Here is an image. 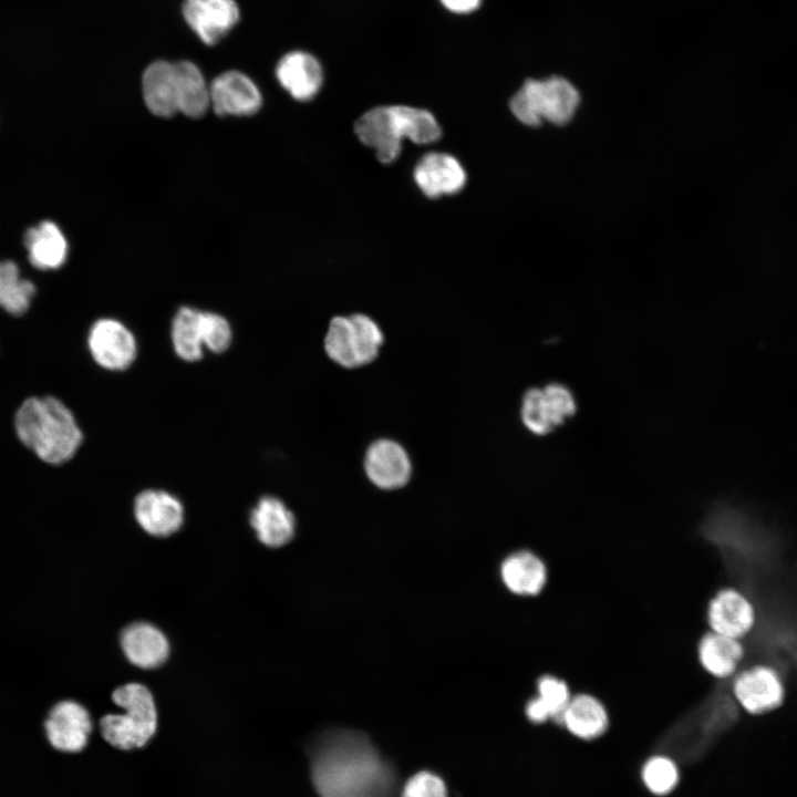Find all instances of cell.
<instances>
[{
    "label": "cell",
    "mask_w": 797,
    "mask_h": 797,
    "mask_svg": "<svg viewBox=\"0 0 797 797\" xmlns=\"http://www.w3.org/2000/svg\"><path fill=\"white\" fill-rule=\"evenodd\" d=\"M205 349L215 354L226 352L232 342L230 322L221 314L206 311L205 314Z\"/></svg>",
    "instance_id": "30"
},
{
    "label": "cell",
    "mask_w": 797,
    "mask_h": 797,
    "mask_svg": "<svg viewBox=\"0 0 797 797\" xmlns=\"http://www.w3.org/2000/svg\"><path fill=\"white\" fill-rule=\"evenodd\" d=\"M13 426L20 443L50 465L71 460L84 438L73 412L51 395L25 398L14 414Z\"/></svg>",
    "instance_id": "2"
},
{
    "label": "cell",
    "mask_w": 797,
    "mask_h": 797,
    "mask_svg": "<svg viewBox=\"0 0 797 797\" xmlns=\"http://www.w3.org/2000/svg\"><path fill=\"white\" fill-rule=\"evenodd\" d=\"M525 715L527 720L536 725H541L548 721H552V716L546 705L537 697L529 698L525 705Z\"/></svg>",
    "instance_id": "32"
},
{
    "label": "cell",
    "mask_w": 797,
    "mask_h": 797,
    "mask_svg": "<svg viewBox=\"0 0 797 797\" xmlns=\"http://www.w3.org/2000/svg\"><path fill=\"white\" fill-rule=\"evenodd\" d=\"M500 579L506 589L519 597H537L548 583L545 560L528 549L516 550L506 556L499 566Z\"/></svg>",
    "instance_id": "17"
},
{
    "label": "cell",
    "mask_w": 797,
    "mask_h": 797,
    "mask_svg": "<svg viewBox=\"0 0 797 797\" xmlns=\"http://www.w3.org/2000/svg\"><path fill=\"white\" fill-rule=\"evenodd\" d=\"M183 15L204 43L214 45L238 23L240 12L234 0H185Z\"/></svg>",
    "instance_id": "12"
},
{
    "label": "cell",
    "mask_w": 797,
    "mask_h": 797,
    "mask_svg": "<svg viewBox=\"0 0 797 797\" xmlns=\"http://www.w3.org/2000/svg\"><path fill=\"white\" fill-rule=\"evenodd\" d=\"M576 410L572 392L565 384L552 382L544 387L526 391L521 400L520 417L530 433L546 435L573 416Z\"/></svg>",
    "instance_id": "7"
},
{
    "label": "cell",
    "mask_w": 797,
    "mask_h": 797,
    "mask_svg": "<svg viewBox=\"0 0 797 797\" xmlns=\"http://www.w3.org/2000/svg\"><path fill=\"white\" fill-rule=\"evenodd\" d=\"M641 782L653 796L670 795L680 783V769L669 756L658 754L650 756L640 770Z\"/></svg>",
    "instance_id": "28"
},
{
    "label": "cell",
    "mask_w": 797,
    "mask_h": 797,
    "mask_svg": "<svg viewBox=\"0 0 797 797\" xmlns=\"http://www.w3.org/2000/svg\"><path fill=\"white\" fill-rule=\"evenodd\" d=\"M34 293V284L20 277L13 261H0V307L3 310L14 317L24 314Z\"/></svg>",
    "instance_id": "27"
},
{
    "label": "cell",
    "mask_w": 797,
    "mask_h": 797,
    "mask_svg": "<svg viewBox=\"0 0 797 797\" xmlns=\"http://www.w3.org/2000/svg\"><path fill=\"white\" fill-rule=\"evenodd\" d=\"M206 311L189 306L180 307L170 324V342L175 354L184 362L203 359L205 350Z\"/></svg>",
    "instance_id": "23"
},
{
    "label": "cell",
    "mask_w": 797,
    "mask_h": 797,
    "mask_svg": "<svg viewBox=\"0 0 797 797\" xmlns=\"http://www.w3.org/2000/svg\"><path fill=\"white\" fill-rule=\"evenodd\" d=\"M696 654L705 672L725 679L736 671L744 656V649L738 639L708 631L701 636Z\"/></svg>",
    "instance_id": "24"
},
{
    "label": "cell",
    "mask_w": 797,
    "mask_h": 797,
    "mask_svg": "<svg viewBox=\"0 0 797 797\" xmlns=\"http://www.w3.org/2000/svg\"><path fill=\"white\" fill-rule=\"evenodd\" d=\"M733 691L738 703L752 714H762L778 707L784 700V686L770 667L758 665L741 673Z\"/></svg>",
    "instance_id": "14"
},
{
    "label": "cell",
    "mask_w": 797,
    "mask_h": 797,
    "mask_svg": "<svg viewBox=\"0 0 797 797\" xmlns=\"http://www.w3.org/2000/svg\"><path fill=\"white\" fill-rule=\"evenodd\" d=\"M413 177L423 194L431 198L458 193L467 178L454 156L437 152L428 153L418 161Z\"/></svg>",
    "instance_id": "16"
},
{
    "label": "cell",
    "mask_w": 797,
    "mask_h": 797,
    "mask_svg": "<svg viewBox=\"0 0 797 797\" xmlns=\"http://www.w3.org/2000/svg\"><path fill=\"white\" fill-rule=\"evenodd\" d=\"M24 245L29 252V260L34 268L56 269L66 259V240L52 221H42L28 229L24 235Z\"/></svg>",
    "instance_id": "25"
},
{
    "label": "cell",
    "mask_w": 797,
    "mask_h": 797,
    "mask_svg": "<svg viewBox=\"0 0 797 797\" xmlns=\"http://www.w3.org/2000/svg\"><path fill=\"white\" fill-rule=\"evenodd\" d=\"M209 94L210 105L220 116L252 115L262 103L257 85L239 71H227L215 77Z\"/></svg>",
    "instance_id": "13"
},
{
    "label": "cell",
    "mask_w": 797,
    "mask_h": 797,
    "mask_svg": "<svg viewBox=\"0 0 797 797\" xmlns=\"http://www.w3.org/2000/svg\"><path fill=\"white\" fill-rule=\"evenodd\" d=\"M383 340L382 330L372 318L354 313L331 319L323 346L334 363L356 369L376 359Z\"/></svg>",
    "instance_id": "6"
},
{
    "label": "cell",
    "mask_w": 797,
    "mask_h": 797,
    "mask_svg": "<svg viewBox=\"0 0 797 797\" xmlns=\"http://www.w3.org/2000/svg\"><path fill=\"white\" fill-rule=\"evenodd\" d=\"M536 695L549 710L557 724L572 693L568 683L553 674H542L536 682Z\"/></svg>",
    "instance_id": "29"
},
{
    "label": "cell",
    "mask_w": 797,
    "mask_h": 797,
    "mask_svg": "<svg viewBox=\"0 0 797 797\" xmlns=\"http://www.w3.org/2000/svg\"><path fill=\"white\" fill-rule=\"evenodd\" d=\"M451 12L466 14L477 10L482 0H439Z\"/></svg>",
    "instance_id": "33"
},
{
    "label": "cell",
    "mask_w": 797,
    "mask_h": 797,
    "mask_svg": "<svg viewBox=\"0 0 797 797\" xmlns=\"http://www.w3.org/2000/svg\"><path fill=\"white\" fill-rule=\"evenodd\" d=\"M276 75L281 86L298 101L313 99L323 82L320 62L303 51L284 54L277 64Z\"/></svg>",
    "instance_id": "20"
},
{
    "label": "cell",
    "mask_w": 797,
    "mask_h": 797,
    "mask_svg": "<svg viewBox=\"0 0 797 797\" xmlns=\"http://www.w3.org/2000/svg\"><path fill=\"white\" fill-rule=\"evenodd\" d=\"M112 701L124 713L106 714L100 720L102 737L122 751L146 745L157 729V711L151 691L142 683L130 682L113 691Z\"/></svg>",
    "instance_id": "4"
},
{
    "label": "cell",
    "mask_w": 797,
    "mask_h": 797,
    "mask_svg": "<svg viewBox=\"0 0 797 797\" xmlns=\"http://www.w3.org/2000/svg\"><path fill=\"white\" fill-rule=\"evenodd\" d=\"M401 797H447V789L438 776L420 772L405 783Z\"/></svg>",
    "instance_id": "31"
},
{
    "label": "cell",
    "mask_w": 797,
    "mask_h": 797,
    "mask_svg": "<svg viewBox=\"0 0 797 797\" xmlns=\"http://www.w3.org/2000/svg\"><path fill=\"white\" fill-rule=\"evenodd\" d=\"M120 644L127 661L144 670L161 666L169 655L166 635L148 622H134L124 628Z\"/></svg>",
    "instance_id": "18"
},
{
    "label": "cell",
    "mask_w": 797,
    "mask_h": 797,
    "mask_svg": "<svg viewBox=\"0 0 797 797\" xmlns=\"http://www.w3.org/2000/svg\"><path fill=\"white\" fill-rule=\"evenodd\" d=\"M706 620L710 631L739 640L751 631L755 612L744 594L725 588L708 601Z\"/></svg>",
    "instance_id": "15"
},
{
    "label": "cell",
    "mask_w": 797,
    "mask_h": 797,
    "mask_svg": "<svg viewBox=\"0 0 797 797\" xmlns=\"http://www.w3.org/2000/svg\"><path fill=\"white\" fill-rule=\"evenodd\" d=\"M363 466L370 482L385 490L405 486L412 475V463L406 449L390 438H380L370 444Z\"/></svg>",
    "instance_id": "10"
},
{
    "label": "cell",
    "mask_w": 797,
    "mask_h": 797,
    "mask_svg": "<svg viewBox=\"0 0 797 797\" xmlns=\"http://www.w3.org/2000/svg\"><path fill=\"white\" fill-rule=\"evenodd\" d=\"M134 517L151 536L168 537L184 522V507L173 494L162 489H145L134 499Z\"/></svg>",
    "instance_id": "11"
},
{
    "label": "cell",
    "mask_w": 797,
    "mask_h": 797,
    "mask_svg": "<svg viewBox=\"0 0 797 797\" xmlns=\"http://www.w3.org/2000/svg\"><path fill=\"white\" fill-rule=\"evenodd\" d=\"M87 348L93 361L102 369L123 372L136 361L138 345L132 330L122 321L101 318L90 328Z\"/></svg>",
    "instance_id": "8"
},
{
    "label": "cell",
    "mask_w": 797,
    "mask_h": 797,
    "mask_svg": "<svg viewBox=\"0 0 797 797\" xmlns=\"http://www.w3.org/2000/svg\"><path fill=\"white\" fill-rule=\"evenodd\" d=\"M178 112L197 118L210 106L209 87L200 70L189 61L175 63Z\"/></svg>",
    "instance_id": "26"
},
{
    "label": "cell",
    "mask_w": 797,
    "mask_h": 797,
    "mask_svg": "<svg viewBox=\"0 0 797 797\" xmlns=\"http://www.w3.org/2000/svg\"><path fill=\"white\" fill-rule=\"evenodd\" d=\"M258 540L267 547L279 548L294 535L296 519L286 504L275 496L261 497L249 516Z\"/></svg>",
    "instance_id": "21"
},
{
    "label": "cell",
    "mask_w": 797,
    "mask_h": 797,
    "mask_svg": "<svg viewBox=\"0 0 797 797\" xmlns=\"http://www.w3.org/2000/svg\"><path fill=\"white\" fill-rule=\"evenodd\" d=\"M89 711L79 702L63 700L53 705L44 722L51 746L64 753H79L85 748L92 732Z\"/></svg>",
    "instance_id": "9"
},
{
    "label": "cell",
    "mask_w": 797,
    "mask_h": 797,
    "mask_svg": "<svg viewBox=\"0 0 797 797\" xmlns=\"http://www.w3.org/2000/svg\"><path fill=\"white\" fill-rule=\"evenodd\" d=\"M573 737L589 742L605 734L610 726L609 712L603 702L591 693L572 694L558 723Z\"/></svg>",
    "instance_id": "19"
},
{
    "label": "cell",
    "mask_w": 797,
    "mask_h": 797,
    "mask_svg": "<svg viewBox=\"0 0 797 797\" xmlns=\"http://www.w3.org/2000/svg\"><path fill=\"white\" fill-rule=\"evenodd\" d=\"M311 777L320 797H394L396 775L366 735L333 729L311 751Z\"/></svg>",
    "instance_id": "1"
},
{
    "label": "cell",
    "mask_w": 797,
    "mask_h": 797,
    "mask_svg": "<svg viewBox=\"0 0 797 797\" xmlns=\"http://www.w3.org/2000/svg\"><path fill=\"white\" fill-rule=\"evenodd\" d=\"M581 96L566 77L551 75L528 79L509 101L513 115L524 125L536 127L544 122L565 125L576 115Z\"/></svg>",
    "instance_id": "5"
},
{
    "label": "cell",
    "mask_w": 797,
    "mask_h": 797,
    "mask_svg": "<svg viewBox=\"0 0 797 797\" xmlns=\"http://www.w3.org/2000/svg\"><path fill=\"white\" fill-rule=\"evenodd\" d=\"M354 131L359 139L372 147L377 159L384 164L398 157L404 138L416 144H427L438 139L442 133L431 112L406 105L371 108L356 120Z\"/></svg>",
    "instance_id": "3"
},
{
    "label": "cell",
    "mask_w": 797,
    "mask_h": 797,
    "mask_svg": "<svg viewBox=\"0 0 797 797\" xmlns=\"http://www.w3.org/2000/svg\"><path fill=\"white\" fill-rule=\"evenodd\" d=\"M142 91L147 108L156 116L169 117L178 112L175 63L155 61L143 73Z\"/></svg>",
    "instance_id": "22"
}]
</instances>
